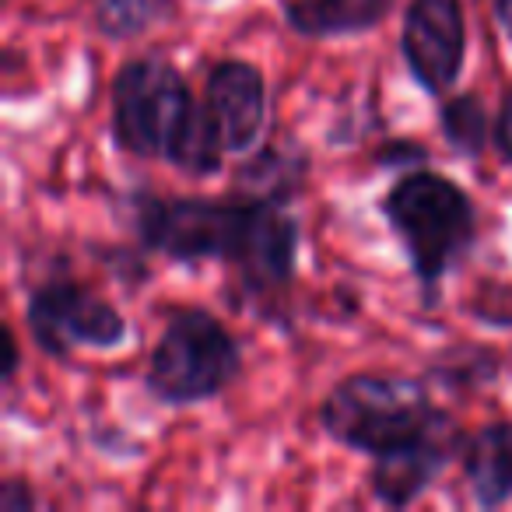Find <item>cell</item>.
<instances>
[{
    "instance_id": "obj_2",
    "label": "cell",
    "mask_w": 512,
    "mask_h": 512,
    "mask_svg": "<svg viewBox=\"0 0 512 512\" xmlns=\"http://www.w3.org/2000/svg\"><path fill=\"white\" fill-rule=\"evenodd\" d=\"M439 414L418 379L355 372L330 390L320 421L334 442L376 456L425 432Z\"/></svg>"
},
{
    "instance_id": "obj_12",
    "label": "cell",
    "mask_w": 512,
    "mask_h": 512,
    "mask_svg": "<svg viewBox=\"0 0 512 512\" xmlns=\"http://www.w3.org/2000/svg\"><path fill=\"white\" fill-rule=\"evenodd\" d=\"M393 0H292L288 25L309 39L358 36L369 32L390 15Z\"/></svg>"
},
{
    "instance_id": "obj_5",
    "label": "cell",
    "mask_w": 512,
    "mask_h": 512,
    "mask_svg": "<svg viewBox=\"0 0 512 512\" xmlns=\"http://www.w3.org/2000/svg\"><path fill=\"white\" fill-rule=\"evenodd\" d=\"M256 200H144L137 232L172 260H239Z\"/></svg>"
},
{
    "instance_id": "obj_13",
    "label": "cell",
    "mask_w": 512,
    "mask_h": 512,
    "mask_svg": "<svg viewBox=\"0 0 512 512\" xmlns=\"http://www.w3.org/2000/svg\"><path fill=\"white\" fill-rule=\"evenodd\" d=\"M221 151H225V141H221V130L214 123L211 109L204 106H193L190 120L183 123L179 137L172 141L169 148V162L176 169L190 172V176H214L221 169Z\"/></svg>"
},
{
    "instance_id": "obj_17",
    "label": "cell",
    "mask_w": 512,
    "mask_h": 512,
    "mask_svg": "<svg viewBox=\"0 0 512 512\" xmlns=\"http://www.w3.org/2000/svg\"><path fill=\"white\" fill-rule=\"evenodd\" d=\"M32 505V495L29 491H22V484L18 481H11V484H4V495H0V509H29Z\"/></svg>"
},
{
    "instance_id": "obj_3",
    "label": "cell",
    "mask_w": 512,
    "mask_h": 512,
    "mask_svg": "<svg viewBox=\"0 0 512 512\" xmlns=\"http://www.w3.org/2000/svg\"><path fill=\"white\" fill-rule=\"evenodd\" d=\"M242 355L225 327L204 309H172L151 351L144 386L172 407L211 400L239 376Z\"/></svg>"
},
{
    "instance_id": "obj_4",
    "label": "cell",
    "mask_w": 512,
    "mask_h": 512,
    "mask_svg": "<svg viewBox=\"0 0 512 512\" xmlns=\"http://www.w3.org/2000/svg\"><path fill=\"white\" fill-rule=\"evenodd\" d=\"M183 74L155 57L130 60L113 78V137L134 158H169L193 113Z\"/></svg>"
},
{
    "instance_id": "obj_16",
    "label": "cell",
    "mask_w": 512,
    "mask_h": 512,
    "mask_svg": "<svg viewBox=\"0 0 512 512\" xmlns=\"http://www.w3.org/2000/svg\"><path fill=\"white\" fill-rule=\"evenodd\" d=\"M495 148L502 155L505 165H512V92L502 99V109H498L495 120Z\"/></svg>"
},
{
    "instance_id": "obj_6",
    "label": "cell",
    "mask_w": 512,
    "mask_h": 512,
    "mask_svg": "<svg viewBox=\"0 0 512 512\" xmlns=\"http://www.w3.org/2000/svg\"><path fill=\"white\" fill-rule=\"evenodd\" d=\"M25 327L46 355H71L78 348H116L127 334L123 316L74 281L36 288L25 306Z\"/></svg>"
},
{
    "instance_id": "obj_10",
    "label": "cell",
    "mask_w": 512,
    "mask_h": 512,
    "mask_svg": "<svg viewBox=\"0 0 512 512\" xmlns=\"http://www.w3.org/2000/svg\"><path fill=\"white\" fill-rule=\"evenodd\" d=\"M207 109L221 130L225 151H249L260 141L267 113L264 74L246 60H221L207 78Z\"/></svg>"
},
{
    "instance_id": "obj_7",
    "label": "cell",
    "mask_w": 512,
    "mask_h": 512,
    "mask_svg": "<svg viewBox=\"0 0 512 512\" xmlns=\"http://www.w3.org/2000/svg\"><path fill=\"white\" fill-rule=\"evenodd\" d=\"M400 50L411 67V78L428 95H446L460 78L467 57L463 0H411Z\"/></svg>"
},
{
    "instance_id": "obj_15",
    "label": "cell",
    "mask_w": 512,
    "mask_h": 512,
    "mask_svg": "<svg viewBox=\"0 0 512 512\" xmlns=\"http://www.w3.org/2000/svg\"><path fill=\"white\" fill-rule=\"evenodd\" d=\"M165 15V0H99V29L109 39H130Z\"/></svg>"
},
{
    "instance_id": "obj_1",
    "label": "cell",
    "mask_w": 512,
    "mask_h": 512,
    "mask_svg": "<svg viewBox=\"0 0 512 512\" xmlns=\"http://www.w3.org/2000/svg\"><path fill=\"white\" fill-rule=\"evenodd\" d=\"M383 214L404 242L421 285L442 281L474 246L477 214L470 197L439 172H407L383 200Z\"/></svg>"
},
{
    "instance_id": "obj_18",
    "label": "cell",
    "mask_w": 512,
    "mask_h": 512,
    "mask_svg": "<svg viewBox=\"0 0 512 512\" xmlns=\"http://www.w3.org/2000/svg\"><path fill=\"white\" fill-rule=\"evenodd\" d=\"M495 18L505 29V36L512 39V0H495Z\"/></svg>"
},
{
    "instance_id": "obj_11",
    "label": "cell",
    "mask_w": 512,
    "mask_h": 512,
    "mask_svg": "<svg viewBox=\"0 0 512 512\" xmlns=\"http://www.w3.org/2000/svg\"><path fill=\"white\" fill-rule=\"evenodd\" d=\"M463 477L470 495L484 509H498L512 498V421L488 425L463 442Z\"/></svg>"
},
{
    "instance_id": "obj_9",
    "label": "cell",
    "mask_w": 512,
    "mask_h": 512,
    "mask_svg": "<svg viewBox=\"0 0 512 512\" xmlns=\"http://www.w3.org/2000/svg\"><path fill=\"white\" fill-rule=\"evenodd\" d=\"M299 256V221L285 211V200H256L246 242L235 260L242 285L256 295L278 292L292 281Z\"/></svg>"
},
{
    "instance_id": "obj_14",
    "label": "cell",
    "mask_w": 512,
    "mask_h": 512,
    "mask_svg": "<svg viewBox=\"0 0 512 512\" xmlns=\"http://www.w3.org/2000/svg\"><path fill=\"white\" fill-rule=\"evenodd\" d=\"M442 137L449 141V148L463 158H481L484 141H488V116L484 106L477 102V95H453L449 102H442Z\"/></svg>"
},
{
    "instance_id": "obj_8",
    "label": "cell",
    "mask_w": 512,
    "mask_h": 512,
    "mask_svg": "<svg viewBox=\"0 0 512 512\" xmlns=\"http://www.w3.org/2000/svg\"><path fill=\"white\" fill-rule=\"evenodd\" d=\"M456 425L446 411L414 439L390 446L376 453L372 463V491L383 505L404 509L414 498H421L435 484V477L446 470V463L456 456Z\"/></svg>"
}]
</instances>
